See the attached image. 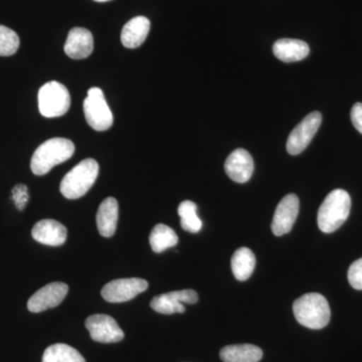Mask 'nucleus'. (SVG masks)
Here are the masks:
<instances>
[{
  "label": "nucleus",
  "mask_w": 362,
  "mask_h": 362,
  "mask_svg": "<svg viewBox=\"0 0 362 362\" xmlns=\"http://www.w3.org/2000/svg\"><path fill=\"white\" fill-rule=\"evenodd\" d=\"M75 152V144L66 138L56 137L40 144L30 161L33 175H45L59 164L71 158Z\"/></svg>",
  "instance_id": "1"
},
{
  "label": "nucleus",
  "mask_w": 362,
  "mask_h": 362,
  "mask_svg": "<svg viewBox=\"0 0 362 362\" xmlns=\"http://www.w3.org/2000/svg\"><path fill=\"white\" fill-rule=\"evenodd\" d=\"M293 312L298 322L314 330L322 329L331 318L329 304L318 293H308L298 298L293 304Z\"/></svg>",
  "instance_id": "2"
},
{
  "label": "nucleus",
  "mask_w": 362,
  "mask_h": 362,
  "mask_svg": "<svg viewBox=\"0 0 362 362\" xmlns=\"http://www.w3.org/2000/svg\"><path fill=\"white\" fill-rule=\"evenodd\" d=\"M351 209V199L349 192L335 189L324 199L319 207L318 226L323 233H331L337 230L347 220Z\"/></svg>",
  "instance_id": "3"
},
{
  "label": "nucleus",
  "mask_w": 362,
  "mask_h": 362,
  "mask_svg": "<svg viewBox=\"0 0 362 362\" xmlns=\"http://www.w3.org/2000/svg\"><path fill=\"white\" fill-rule=\"evenodd\" d=\"M98 175V162L92 158L84 159L64 176L59 190L66 199H80L84 197L96 182Z\"/></svg>",
  "instance_id": "4"
},
{
  "label": "nucleus",
  "mask_w": 362,
  "mask_h": 362,
  "mask_svg": "<svg viewBox=\"0 0 362 362\" xmlns=\"http://www.w3.org/2000/svg\"><path fill=\"white\" fill-rule=\"evenodd\" d=\"M40 114L47 118H56L65 115L71 106V95L61 83L52 81L40 88L39 95Z\"/></svg>",
  "instance_id": "5"
},
{
  "label": "nucleus",
  "mask_w": 362,
  "mask_h": 362,
  "mask_svg": "<svg viewBox=\"0 0 362 362\" xmlns=\"http://www.w3.org/2000/svg\"><path fill=\"white\" fill-rule=\"evenodd\" d=\"M86 120L93 129L106 131L113 125V114L105 99L103 90L93 87L84 101Z\"/></svg>",
  "instance_id": "6"
},
{
  "label": "nucleus",
  "mask_w": 362,
  "mask_h": 362,
  "mask_svg": "<svg viewBox=\"0 0 362 362\" xmlns=\"http://www.w3.org/2000/svg\"><path fill=\"white\" fill-rule=\"evenodd\" d=\"M322 122V115L320 112H312L305 117L296 127L293 129L288 137L287 151L291 156H298L302 153L310 144L317 131Z\"/></svg>",
  "instance_id": "7"
},
{
  "label": "nucleus",
  "mask_w": 362,
  "mask_h": 362,
  "mask_svg": "<svg viewBox=\"0 0 362 362\" xmlns=\"http://www.w3.org/2000/svg\"><path fill=\"white\" fill-rule=\"evenodd\" d=\"M148 282L139 278L117 279L104 286L102 297L110 303L130 301L140 293L146 291Z\"/></svg>",
  "instance_id": "8"
},
{
  "label": "nucleus",
  "mask_w": 362,
  "mask_h": 362,
  "mask_svg": "<svg viewBox=\"0 0 362 362\" xmlns=\"http://www.w3.org/2000/svg\"><path fill=\"white\" fill-rule=\"evenodd\" d=\"M86 327L94 341L100 343H116L124 338V332L113 317L106 314H95L88 317Z\"/></svg>",
  "instance_id": "9"
},
{
  "label": "nucleus",
  "mask_w": 362,
  "mask_h": 362,
  "mask_svg": "<svg viewBox=\"0 0 362 362\" xmlns=\"http://www.w3.org/2000/svg\"><path fill=\"white\" fill-rule=\"evenodd\" d=\"M199 301V294L194 290L187 289L180 291L165 293L154 297L150 302V306L154 311L164 315L175 313H185L183 303L195 304Z\"/></svg>",
  "instance_id": "10"
},
{
  "label": "nucleus",
  "mask_w": 362,
  "mask_h": 362,
  "mask_svg": "<svg viewBox=\"0 0 362 362\" xmlns=\"http://www.w3.org/2000/svg\"><path fill=\"white\" fill-rule=\"evenodd\" d=\"M69 292L68 285L62 282H52L37 290L28 302V310L33 313L49 310L59 306Z\"/></svg>",
  "instance_id": "11"
},
{
  "label": "nucleus",
  "mask_w": 362,
  "mask_h": 362,
  "mask_svg": "<svg viewBox=\"0 0 362 362\" xmlns=\"http://www.w3.org/2000/svg\"><path fill=\"white\" fill-rule=\"evenodd\" d=\"M299 214V199L296 194L286 195L284 199L279 202L273 221H272V232L277 237L284 235L291 232L293 226L297 220Z\"/></svg>",
  "instance_id": "12"
},
{
  "label": "nucleus",
  "mask_w": 362,
  "mask_h": 362,
  "mask_svg": "<svg viewBox=\"0 0 362 362\" xmlns=\"http://www.w3.org/2000/svg\"><path fill=\"white\" fill-rule=\"evenodd\" d=\"M225 170L228 177L235 182H247L254 173V160L251 154L245 149H235L226 159Z\"/></svg>",
  "instance_id": "13"
},
{
  "label": "nucleus",
  "mask_w": 362,
  "mask_h": 362,
  "mask_svg": "<svg viewBox=\"0 0 362 362\" xmlns=\"http://www.w3.org/2000/svg\"><path fill=\"white\" fill-rule=\"evenodd\" d=\"M66 226L58 221L42 220L33 228V240L47 246L58 247L65 244L66 240Z\"/></svg>",
  "instance_id": "14"
},
{
  "label": "nucleus",
  "mask_w": 362,
  "mask_h": 362,
  "mask_svg": "<svg viewBox=\"0 0 362 362\" xmlns=\"http://www.w3.org/2000/svg\"><path fill=\"white\" fill-rule=\"evenodd\" d=\"M94 49V39L90 30L83 28H71L65 44L66 56L74 59L88 58Z\"/></svg>",
  "instance_id": "15"
},
{
  "label": "nucleus",
  "mask_w": 362,
  "mask_h": 362,
  "mask_svg": "<svg viewBox=\"0 0 362 362\" xmlns=\"http://www.w3.org/2000/svg\"><path fill=\"white\" fill-rule=\"evenodd\" d=\"M119 218L118 202L114 197H107L100 204L96 220L98 230L102 237H113Z\"/></svg>",
  "instance_id": "16"
},
{
  "label": "nucleus",
  "mask_w": 362,
  "mask_h": 362,
  "mask_svg": "<svg viewBox=\"0 0 362 362\" xmlns=\"http://www.w3.org/2000/svg\"><path fill=\"white\" fill-rule=\"evenodd\" d=\"M309 52H310L309 45L300 40H278L273 47V52L276 58L284 63L302 61L308 56Z\"/></svg>",
  "instance_id": "17"
},
{
  "label": "nucleus",
  "mask_w": 362,
  "mask_h": 362,
  "mask_svg": "<svg viewBox=\"0 0 362 362\" xmlns=\"http://www.w3.org/2000/svg\"><path fill=\"white\" fill-rule=\"evenodd\" d=\"M150 30V21L145 16H136L124 25L121 40L124 47L136 49L146 40Z\"/></svg>",
  "instance_id": "18"
},
{
  "label": "nucleus",
  "mask_w": 362,
  "mask_h": 362,
  "mask_svg": "<svg viewBox=\"0 0 362 362\" xmlns=\"http://www.w3.org/2000/svg\"><path fill=\"white\" fill-rule=\"evenodd\" d=\"M220 356L223 362H259L263 351L252 344L228 345L221 350Z\"/></svg>",
  "instance_id": "19"
},
{
  "label": "nucleus",
  "mask_w": 362,
  "mask_h": 362,
  "mask_svg": "<svg viewBox=\"0 0 362 362\" xmlns=\"http://www.w3.org/2000/svg\"><path fill=\"white\" fill-rule=\"evenodd\" d=\"M256 267V257L247 247H240L232 258L233 276L239 281H246L251 277Z\"/></svg>",
  "instance_id": "20"
},
{
  "label": "nucleus",
  "mask_w": 362,
  "mask_h": 362,
  "mask_svg": "<svg viewBox=\"0 0 362 362\" xmlns=\"http://www.w3.org/2000/svg\"><path fill=\"white\" fill-rule=\"evenodd\" d=\"M152 251L162 252L178 244V237L173 228L163 223L154 226L149 237Z\"/></svg>",
  "instance_id": "21"
},
{
  "label": "nucleus",
  "mask_w": 362,
  "mask_h": 362,
  "mask_svg": "<svg viewBox=\"0 0 362 362\" xmlns=\"http://www.w3.org/2000/svg\"><path fill=\"white\" fill-rule=\"evenodd\" d=\"M42 362H86V361L77 349L64 343H57L45 349L42 356Z\"/></svg>",
  "instance_id": "22"
},
{
  "label": "nucleus",
  "mask_w": 362,
  "mask_h": 362,
  "mask_svg": "<svg viewBox=\"0 0 362 362\" xmlns=\"http://www.w3.org/2000/svg\"><path fill=\"white\" fill-rule=\"evenodd\" d=\"M178 214L180 216V225L183 230L188 233L201 232L202 221L197 216V206L192 201L181 202L178 206Z\"/></svg>",
  "instance_id": "23"
},
{
  "label": "nucleus",
  "mask_w": 362,
  "mask_h": 362,
  "mask_svg": "<svg viewBox=\"0 0 362 362\" xmlns=\"http://www.w3.org/2000/svg\"><path fill=\"white\" fill-rule=\"evenodd\" d=\"M20 47L18 33L4 25H0V56H13Z\"/></svg>",
  "instance_id": "24"
},
{
  "label": "nucleus",
  "mask_w": 362,
  "mask_h": 362,
  "mask_svg": "<svg viewBox=\"0 0 362 362\" xmlns=\"http://www.w3.org/2000/svg\"><path fill=\"white\" fill-rule=\"evenodd\" d=\"M11 197H13L14 204L18 207V211H23L30 199L28 187L25 185H16L11 192Z\"/></svg>",
  "instance_id": "25"
},
{
  "label": "nucleus",
  "mask_w": 362,
  "mask_h": 362,
  "mask_svg": "<svg viewBox=\"0 0 362 362\" xmlns=\"http://www.w3.org/2000/svg\"><path fill=\"white\" fill-rule=\"evenodd\" d=\"M347 277L352 288L362 290V258L357 259L350 266Z\"/></svg>",
  "instance_id": "26"
},
{
  "label": "nucleus",
  "mask_w": 362,
  "mask_h": 362,
  "mask_svg": "<svg viewBox=\"0 0 362 362\" xmlns=\"http://www.w3.org/2000/svg\"><path fill=\"white\" fill-rule=\"evenodd\" d=\"M350 116H351V121L354 127H356V130L362 134V103H356L354 105Z\"/></svg>",
  "instance_id": "27"
},
{
  "label": "nucleus",
  "mask_w": 362,
  "mask_h": 362,
  "mask_svg": "<svg viewBox=\"0 0 362 362\" xmlns=\"http://www.w3.org/2000/svg\"><path fill=\"white\" fill-rule=\"evenodd\" d=\"M94 1H97V2H106V1H110V0H94Z\"/></svg>",
  "instance_id": "28"
}]
</instances>
